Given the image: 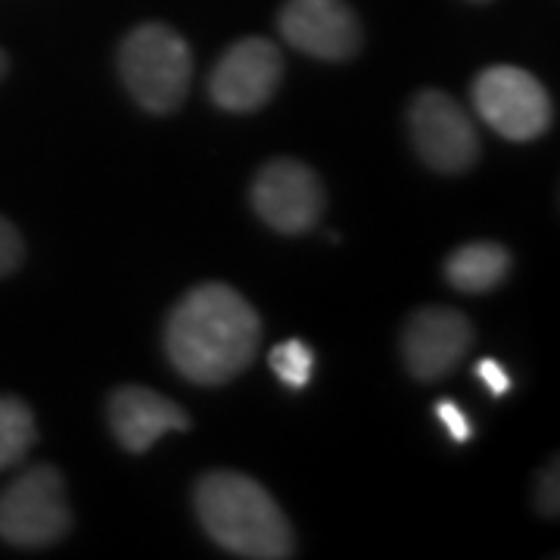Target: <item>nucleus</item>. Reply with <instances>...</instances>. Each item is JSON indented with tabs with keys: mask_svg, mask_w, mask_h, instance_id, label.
<instances>
[{
	"mask_svg": "<svg viewBox=\"0 0 560 560\" xmlns=\"http://www.w3.org/2000/svg\"><path fill=\"white\" fill-rule=\"evenodd\" d=\"M72 526L66 482L54 467H32L0 492V539L16 548H44Z\"/></svg>",
	"mask_w": 560,
	"mask_h": 560,
	"instance_id": "4",
	"label": "nucleus"
},
{
	"mask_svg": "<svg viewBox=\"0 0 560 560\" xmlns=\"http://www.w3.org/2000/svg\"><path fill=\"white\" fill-rule=\"evenodd\" d=\"M3 72H7V57H3V50H0V79H3Z\"/></svg>",
	"mask_w": 560,
	"mask_h": 560,
	"instance_id": "19",
	"label": "nucleus"
},
{
	"mask_svg": "<svg viewBox=\"0 0 560 560\" xmlns=\"http://www.w3.org/2000/svg\"><path fill=\"white\" fill-rule=\"evenodd\" d=\"M109 427L121 448L140 455L165 433L187 430L190 418L162 393H153L147 386H121L109 399Z\"/></svg>",
	"mask_w": 560,
	"mask_h": 560,
	"instance_id": "11",
	"label": "nucleus"
},
{
	"mask_svg": "<svg viewBox=\"0 0 560 560\" xmlns=\"http://www.w3.org/2000/svg\"><path fill=\"white\" fill-rule=\"evenodd\" d=\"M477 377H480V383L495 396V399H501L508 389H511V374L504 371V364L495 359H482L480 364H477Z\"/></svg>",
	"mask_w": 560,
	"mask_h": 560,
	"instance_id": "17",
	"label": "nucleus"
},
{
	"mask_svg": "<svg viewBox=\"0 0 560 560\" xmlns=\"http://www.w3.org/2000/svg\"><path fill=\"white\" fill-rule=\"evenodd\" d=\"M35 442V418L28 405L13 396H0V470L25 458Z\"/></svg>",
	"mask_w": 560,
	"mask_h": 560,
	"instance_id": "13",
	"label": "nucleus"
},
{
	"mask_svg": "<svg viewBox=\"0 0 560 560\" xmlns=\"http://www.w3.org/2000/svg\"><path fill=\"white\" fill-rule=\"evenodd\" d=\"M253 206L259 219L280 234H305L324 215V187L308 165L275 160L253 184Z\"/></svg>",
	"mask_w": 560,
	"mask_h": 560,
	"instance_id": "7",
	"label": "nucleus"
},
{
	"mask_svg": "<svg viewBox=\"0 0 560 560\" xmlns=\"http://www.w3.org/2000/svg\"><path fill=\"white\" fill-rule=\"evenodd\" d=\"M474 342V324L455 308H420L401 334V355L408 371L423 383L442 381L458 368Z\"/></svg>",
	"mask_w": 560,
	"mask_h": 560,
	"instance_id": "10",
	"label": "nucleus"
},
{
	"mask_svg": "<svg viewBox=\"0 0 560 560\" xmlns=\"http://www.w3.org/2000/svg\"><path fill=\"white\" fill-rule=\"evenodd\" d=\"M280 35L290 47L327 62L349 60L361 47L359 16L346 0H287Z\"/></svg>",
	"mask_w": 560,
	"mask_h": 560,
	"instance_id": "9",
	"label": "nucleus"
},
{
	"mask_svg": "<svg viewBox=\"0 0 560 560\" xmlns=\"http://www.w3.org/2000/svg\"><path fill=\"white\" fill-rule=\"evenodd\" d=\"M119 72L131 97L147 109L165 116L178 109L194 79V57L187 40L162 22L138 25L121 40Z\"/></svg>",
	"mask_w": 560,
	"mask_h": 560,
	"instance_id": "3",
	"label": "nucleus"
},
{
	"mask_svg": "<svg viewBox=\"0 0 560 560\" xmlns=\"http://www.w3.org/2000/svg\"><path fill=\"white\" fill-rule=\"evenodd\" d=\"M283 57L268 38H243L212 69L209 94L228 113H256L275 97Z\"/></svg>",
	"mask_w": 560,
	"mask_h": 560,
	"instance_id": "8",
	"label": "nucleus"
},
{
	"mask_svg": "<svg viewBox=\"0 0 560 560\" xmlns=\"http://www.w3.org/2000/svg\"><path fill=\"white\" fill-rule=\"evenodd\" d=\"M408 125L418 156L436 172L458 175L480 156V138L467 109L442 91H420L408 109Z\"/></svg>",
	"mask_w": 560,
	"mask_h": 560,
	"instance_id": "6",
	"label": "nucleus"
},
{
	"mask_svg": "<svg viewBox=\"0 0 560 560\" xmlns=\"http://www.w3.org/2000/svg\"><path fill=\"white\" fill-rule=\"evenodd\" d=\"M197 514L206 533L231 555L283 560L296 555L293 526L268 489L237 470H212L197 486Z\"/></svg>",
	"mask_w": 560,
	"mask_h": 560,
	"instance_id": "2",
	"label": "nucleus"
},
{
	"mask_svg": "<svg viewBox=\"0 0 560 560\" xmlns=\"http://www.w3.org/2000/svg\"><path fill=\"white\" fill-rule=\"evenodd\" d=\"M539 508L541 514H558V467L545 470L539 482Z\"/></svg>",
	"mask_w": 560,
	"mask_h": 560,
	"instance_id": "18",
	"label": "nucleus"
},
{
	"mask_svg": "<svg viewBox=\"0 0 560 560\" xmlns=\"http://www.w3.org/2000/svg\"><path fill=\"white\" fill-rule=\"evenodd\" d=\"M474 106L480 119L508 140H536L551 128V97L533 72L517 66H492L477 75Z\"/></svg>",
	"mask_w": 560,
	"mask_h": 560,
	"instance_id": "5",
	"label": "nucleus"
},
{
	"mask_svg": "<svg viewBox=\"0 0 560 560\" xmlns=\"http://www.w3.org/2000/svg\"><path fill=\"white\" fill-rule=\"evenodd\" d=\"M477 3H486V0H477Z\"/></svg>",
	"mask_w": 560,
	"mask_h": 560,
	"instance_id": "20",
	"label": "nucleus"
},
{
	"mask_svg": "<svg viewBox=\"0 0 560 560\" xmlns=\"http://www.w3.org/2000/svg\"><path fill=\"white\" fill-rule=\"evenodd\" d=\"M268 364H271L275 377H278L283 386L302 389V386H308V381H312L315 352H312V346H305L302 340L278 342V346L268 352Z\"/></svg>",
	"mask_w": 560,
	"mask_h": 560,
	"instance_id": "14",
	"label": "nucleus"
},
{
	"mask_svg": "<svg viewBox=\"0 0 560 560\" xmlns=\"http://www.w3.org/2000/svg\"><path fill=\"white\" fill-rule=\"evenodd\" d=\"M261 320L228 283H202L175 305L165 324V352L190 383L221 386L249 368Z\"/></svg>",
	"mask_w": 560,
	"mask_h": 560,
	"instance_id": "1",
	"label": "nucleus"
},
{
	"mask_svg": "<svg viewBox=\"0 0 560 560\" xmlns=\"http://www.w3.org/2000/svg\"><path fill=\"white\" fill-rule=\"evenodd\" d=\"M22 261V237L20 231L7 219H0V278L13 275Z\"/></svg>",
	"mask_w": 560,
	"mask_h": 560,
	"instance_id": "16",
	"label": "nucleus"
},
{
	"mask_svg": "<svg viewBox=\"0 0 560 560\" xmlns=\"http://www.w3.org/2000/svg\"><path fill=\"white\" fill-rule=\"evenodd\" d=\"M511 271V253L499 243H467L445 261V280L460 293H489Z\"/></svg>",
	"mask_w": 560,
	"mask_h": 560,
	"instance_id": "12",
	"label": "nucleus"
},
{
	"mask_svg": "<svg viewBox=\"0 0 560 560\" xmlns=\"http://www.w3.org/2000/svg\"><path fill=\"white\" fill-rule=\"evenodd\" d=\"M436 418H440V423L445 427V433L455 442H467L474 436V423H470V418H467L452 399L436 401Z\"/></svg>",
	"mask_w": 560,
	"mask_h": 560,
	"instance_id": "15",
	"label": "nucleus"
}]
</instances>
